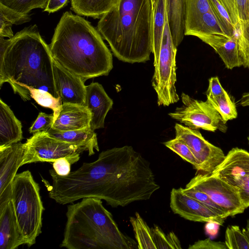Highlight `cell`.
I'll use <instances>...</instances> for the list:
<instances>
[{
    "label": "cell",
    "instance_id": "obj_21",
    "mask_svg": "<svg viewBox=\"0 0 249 249\" xmlns=\"http://www.w3.org/2000/svg\"><path fill=\"white\" fill-rule=\"evenodd\" d=\"M186 0H166V12L170 33L178 47L185 36Z\"/></svg>",
    "mask_w": 249,
    "mask_h": 249
},
{
    "label": "cell",
    "instance_id": "obj_14",
    "mask_svg": "<svg viewBox=\"0 0 249 249\" xmlns=\"http://www.w3.org/2000/svg\"><path fill=\"white\" fill-rule=\"evenodd\" d=\"M170 205L175 213L190 221H213L222 225L226 219L199 201L184 194L181 188L172 189L170 193Z\"/></svg>",
    "mask_w": 249,
    "mask_h": 249
},
{
    "label": "cell",
    "instance_id": "obj_18",
    "mask_svg": "<svg viewBox=\"0 0 249 249\" xmlns=\"http://www.w3.org/2000/svg\"><path fill=\"white\" fill-rule=\"evenodd\" d=\"M25 244L19 229L12 201L0 210V249H15Z\"/></svg>",
    "mask_w": 249,
    "mask_h": 249
},
{
    "label": "cell",
    "instance_id": "obj_27",
    "mask_svg": "<svg viewBox=\"0 0 249 249\" xmlns=\"http://www.w3.org/2000/svg\"><path fill=\"white\" fill-rule=\"evenodd\" d=\"M212 10L224 34L229 36H234L238 28L234 26L230 16L220 0H208Z\"/></svg>",
    "mask_w": 249,
    "mask_h": 249
},
{
    "label": "cell",
    "instance_id": "obj_30",
    "mask_svg": "<svg viewBox=\"0 0 249 249\" xmlns=\"http://www.w3.org/2000/svg\"><path fill=\"white\" fill-rule=\"evenodd\" d=\"M164 145L191 163L197 172L199 163L189 146L182 141L175 138L163 142Z\"/></svg>",
    "mask_w": 249,
    "mask_h": 249
},
{
    "label": "cell",
    "instance_id": "obj_32",
    "mask_svg": "<svg viewBox=\"0 0 249 249\" xmlns=\"http://www.w3.org/2000/svg\"><path fill=\"white\" fill-rule=\"evenodd\" d=\"M210 11L212 10L208 0H186L185 24Z\"/></svg>",
    "mask_w": 249,
    "mask_h": 249
},
{
    "label": "cell",
    "instance_id": "obj_16",
    "mask_svg": "<svg viewBox=\"0 0 249 249\" xmlns=\"http://www.w3.org/2000/svg\"><path fill=\"white\" fill-rule=\"evenodd\" d=\"M92 114L85 106L64 103L54 118L52 128L65 131L90 127Z\"/></svg>",
    "mask_w": 249,
    "mask_h": 249
},
{
    "label": "cell",
    "instance_id": "obj_17",
    "mask_svg": "<svg viewBox=\"0 0 249 249\" xmlns=\"http://www.w3.org/2000/svg\"><path fill=\"white\" fill-rule=\"evenodd\" d=\"M113 101L104 88L97 82L86 86L84 106L91 112L90 128L95 130L104 127L105 120L108 111L112 108Z\"/></svg>",
    "mask_w": 249,
    "mask_h": 249
},
{
    "label": "cell",
    "instance_id": "obj_47",
    "mask_svg": "<svg viewBox=\"0 0 249 249\" xmlns=\"http://www.w3.org/2000/svg\"><path fill=\"white\" fill-rule=\"evenodd\" d=\"M158 0H151L152 9L155 6Z\"/></svg>",
    "mask_w": 249,
    "mask_h": 249
},
{
    "label": "cell",
    "instance_id": "obj_45",
    "mask_svg": "<svg viewBox=\"0 0 249 249\" xmlns=\"http://www.w3.org/2000/svg\"><path fill=\"white\" fill-rule=\"evenodd\" d=\"M240 103L243 107L249 106V92L243 93L240 99Z\"/></svg>",
    "mask_w": 249,
    "mask_h": 249
},
{
    "label": "cell",
    "instance_id": "obj_9",
    "mask_svg": "<svg viewBox=\"0 0 249 249\" xmlns=\"http://www.w3.org/2000/svg\"><path fill=\"white\" fill-rule=\"evenodd\" d=\"M211 174L231 185L238 193L244 207H249V152L238 147L232 148Z\"/></svg>",
    "mask_w": 249,
    "mask_h": 249
},
{
    "label": "cell",
    "instance_id": "obj_28",
    "mask_svg": "<svg viewBox=\"0 0 249 249\" xmlns=\"http://www.w3.org/2000/svg\"><path fill=\"white\" fill-rule=\"evenodd\" d=\"M228 249H249V240L243 229L236 225L228 226L225 234Z\"/></svg>",
    "mask_w": 249,
    "mask_h": 249
},
{
    "label": "cell",
    "instance_id": "obj_10",
    "mask_svg": "<svg viewBox=\"0 0 249 249\" xmlns=\"http://www.w3.org/2000/svg\"><path fill=\"white\" fill-rule=\"evenodd\" d=\"M185 188H193L206 194L223 209L227 216L242 213L246 209L234 189L211 174L198 172Z\"/></svg>",
    "mask_w": 249,
    "mask_h": 249
},
{
    "label": "cell",
    "instance_id": "obj_46",
    "mask_svg": "<svg viewBox=\"0 0 249 249\" xmlns=\"http://www.w3.org/2000/svg\"><path fill=\"white\" fill-rule=\"evenodd\" d=\"M249 240V219L247 220V226L245 229H243Z\"/></svg>",
    "mask_w": 249,
    "mask_h": 249
},
{
    "label": "cell",
    "instance_id": "obj_36",
    "mask_svg": "<svg viewBox=\"0 0 249 249\" xmlns=\"http://www.w3.org/2000/svg\"><path fill=\"white\" fill-rule=\"evenodd\" d=\"M189 249H228L224 242L213 241L210 238L198 240L190 246Z\"/></svg>",
    "mask_w": 249,
    "mask_h": 249
},
{
    "label": "cell",
    "instance_id": "obj_23",
    "mask_svg": "<svg viewBox=\"0 0 249 249\" xmlns=\"http://www.w3.org/2000/svg\"><path fill=\"white\" fill-rule=\"evenodd\" d=\"M71 9L79 15L100 18L112 6L114 0H71Z\"/></svg>",
    "mask_w": 249,
    "mask_h": 249
},
{
    "label": "cell",
    "instance_id": "obj_13",
    "mask_svg": "<svg viewBox=\"0 0 249 249\" xmlns=\"http://www.w3.org/2000/svg\"><path fill=\"white\" fill-rule=\"evenodd\" d=\"M198 38L214 50L228 69L241 66L246 68L247 58L240 38V26L236 34L232 36L216 34L204 35Z\"/></svg>",
    "mask_w": 249,
    "mask_h": 249
},
{
    "label": "cell",
    "instance_id": "obj_35",
    "mask_svg": "<svg viewBox=\"0 0 249 249\" xmlns=\"http://www.w3.org/2000/svg\"><path fill=\"white\" fill-rule=\"evenodd\" d=\"M53 121V113L51 114H48L41 112L29 129V132L33 134L38 132H46L52 127Z\"/></svg>",
    "mask_w": 249,
    "mask_h": 249
},
{
    "label": "cell",
    "instance_id": "obj_20",
    "mask_svg": "<svg viewBox=\"0 0 249 249\" xmlns=\"http://www.w3.org/2000/svg\"><path fill=\"white\" fill-rule=\"evenodd\" d=\"M23 138L22 125L10 107L0 100V146L11 145Z\"/></svg>",
    "mask_w": 249,
    "mask_h": 249
},
{
    "label": "cell",
    "instance_id": "obj_40",
    "mask_svg": "<svg viewBox=\"0 0 249 249\" xmlns=\"http://www.w3.org/2000/svg\"><path fill=\"white\" fill-rule=\"evenodd\" d=\"M240 24L249 21V0H235Z\"/></svg>",
    "mask_w": 249,
    "mask_h": 249
},
{
    "label": "cell",
    "instance_id": "obj_15",
    "mask_svg": "<svg viewBox=\"0 0 249 249\" xmlns=\"http://www.w3.org/2000/svg\"><path fill=\"white\" fill-rule=\"evenodd\" d=\"M53 69L56 92L62 104L84 106L86 86L83 80L68 71L54 59Z\"/></svg>",
    "mask_w": 249,
    "mask_h": 249
},
{
    "label": "cell",
    "instance_id": "obj_42",
    "mask_svg": "<svg viewBox=\"0 0 249 249\" xmlns=\"http://www.w3.org/2000/svg\"><path fill=\"white\" fill-rule=\"evenodd\" d=\"M13 24L5 17L0 15V36L11 38L14 36L12 30Z\"/></svg>",
    "mask_w": 249,
    "mask_h": 249
},
{
    "label": "cell",
    "instance_id": "obj_26",
    "mask_svg": "<svg viewBox=\"0 0 249 249\" xmlns=\"http://www.w3.org/2000/svg\"><path fill=\"white\" fill-rule=\"evenodd\" d=\"M207 100L219 113L225 123L237 118L236 106L227 92L219 96L207 97Z\"/></svg>",
    "mask_w": 249,
    "mask_h": 249
},
{
    "label": "cell",
    "instance_id": "obj_34",
    "mask_svg": "<svg viewBox=\"0 0 249 249\" xmlns=\"http://www.w3.org/2000/svg\"><path fill=\"white\" fill-rule=\"evenodd\" d=\"M0 15L5 17L12 24L19 25L30 21L28 14H23L13 10L0 3Z\"/></svg>",
    "mask_w": 249,
    "mask_h": 249
},
{
    "label": "cell",
    "instance_id": "obj_2",
    "mask_svg": "<svg viewBox=\"0 0 249 249\" xmlns=\"http://www.w3.org/2000/svg\"><path fill=\"white\" fill-rule=\"evenodd\" d=\"M53 59L50 46L36 25L26 27L11 38L0 36V86L8 82L14 93L30 100V89L58 96L55 86Z\"/></svg>",
    "mask_w": 249,
    "mask_h": 249
},
{
    "label": "cell",
    "instance_id": "obj_37",
    "mask_svg": "<svg viewBox=\"0 0 249 249\" xmlns=\"http://www.w3.org/2000/svg\"><path fill=\"white\" fill-rule=\"evenodd\" d=\"M240 33L247 58V68L249 69V21L240 24Z\"/></svg>",
    "mask_w": 249,
    "mask_h": 249
},
{
    "label": "cell",
    "instance_id": "obj_44",
    "mask_svg": "<svg viewBox=\"0 0 249 249\" xmlns=\"http://www.w3.org/2000/svg\"><path fill=\"white\" fill-rule=\"evenodd\" d=\"M220 225L217 223L209 221L205 225V230L206 233L211 236H214L217 234Z\"/></svg>",
    "mask_w": 249,
    "mask_h": 249
},
{
    "label": "cell",
    "instance_id": "obj_5",
    "mask_svg": "<svg viewBox=\"0 0 249 249\" xmlns=\"http://www.w3.org/2000/svg\"><path fill=\"white\" fill-rule=\"evenodd\" d=\"M64 238L68 249H134L137 243L123 233L101 199L82 198L69 205Z\"/></svg>",
    "mask_w": 249,
    "mask_h": 249
},
{
    "label": "cell",
    "instance_id": "obj_6",
    "mask_svg": "<svg viewBox=\"0 0 249 249\" xmlns=\"http://www.w3.org/2000/svg\"><path fill=\"white\" fill-rule=\"evenodd\" d=\"M11 201L25 244L31 247L41 232L44 208L39 186L29 170L16 175L12 184Z\"/></svg>",
    "mask_w": 249,
    "mask_h": 249
},
{
    "label": "cell",
    "instance_id": "obj_8",
    "mask_svg": "<svg viewBox=\"0 0 249 249\" xmlns=\"http://www.w3.org/2000/svg\"><path fill=\"white\" fill-rule=\"evenodd\" d=\"M181 98L182 106L169 113L172 118L194 129L212 132L218 130L224 133L227 131L226 123L208 101L195 99L183 92Z\"/></svg>",
    "mask_w": 249,
    "mask_h": 249
},
{
    "label": "cell",
    "instance_id": "obj_48",
    "mask_svg": "<svg viewBox=\"0 0 249 249\" xmlns=\"http://www.w3.org/2000/svg\"><path fill=\"white\" fill-rule=\"evenodd\" d=\"M247 139H248V143H249V135L247 137Z\"/></svg>",
    "mask_w": 249,
    "mask_h": 249
},
{
    "label": "cell",
    "instance_id": "obj_4",
    "mask_svg": "<svg viewBox=\"0 0 249 249\" xmlns=\"http://www.w3.org/2000/svg\"><path fill=\"white\" fill-rule=\"evenodd\" d=\"M153 18L151 0H114L97 29L119 60L145 62L152 53Z\"/></svg>",
    "mask_w": 249,
    "mask_h": 249
},
{
    "label": "cell",
    "instance_id": "obj_24",
    "mask_svg": "<svg viewBox=\"0 0 249 249\" xmlns=\"http://www.w3.org/2000/svg\"><path fill=\"white\" fill-rule=\"evenodd\" d=\"M137 243L138 249H157L155 244V229L150 228L139 213L130 218Z\"/></svg>",
    "mask_w": 249,
    "mask_h": 249
},
{
    "label": "cell",
    "instance_id": "obj_22",
    "mask_svg": "<svg viewBox=\"0 0 249 249\" xmlns=\"http://www.w3.org/2000/svg\"><path fill=\"white\" fill-rule=\"evenodd\" d=\"M223 34V29L212 11L208 12L185 24V36L197 37Z\"/></svg>",
    "mask_w": 249,
    "mask_h": 249
},
{
    "label": "cell",
    "instance_id": "obj_25",
    "mask_svg": "<svg viewBox=\"0 0 249 249\" xmlns=\"http://www.w3.org/2000/svg\"><path fill=\"white\" fill-rule=\"evenodd\" d=\"M153 39L152 52L160 47L167 18L166 0H158L153 9Z\"/></svg>",
    "mask_w": 249,
    "mask_h": 249
},
{
    "label": "cell",
    "instance_id": "obj_43",
    "mask_svg": "<svg viewBox=\"0 0 249 249\" xmlns=\"http://www.w3.org/2000/svg\"><path fill=\"white\" fill-rule=\"evenodd\" d=\"M68 0H49L44 11L49 13H54L67 5Z\"/></svg>",
    "mask_w": 249,
    "mask_h": 249
},
{
    "label": "cell",
    "instance_id": "obj_31",
    "mask_svg": "<svg viewBox=\"0 0 249 249\" xmlns=\"http://www.w3.org/2000/svg\"><path fill=\"white\" fill-rule=\"evenodd\" d=\"M49 0H0V3L23 14L36 8L45 9Z\"/></svg>",
    "mask_w": 249,
    "mask_h": 249
},
{
    "label": "cell",
    "instance_id": "obj_1",
    "mask_svg": "<svg viewBox=\"0 0 249 249\" xmlns=\"http://www.w3.org/2000/svg\"><path fill=\"white\" fill-rule=\"evenodd\" d=\"M77 181L84 197L103 199L112 207L148 200L160 187L149 162L128 145L103 151L94 161L84 163Z\"/></svg>",
    "mask_w": 249,
    "mask_h": 249
},
{
    "label": "cell",
    "instance_id": "obj_19",
    "mask_svg": "<svg viewBox=\"0 0 249 249\" xmlns=\"http://www.w3.org/2000/svg\"><path fill=\"white\" fill-rule=\"evenodd\" d=\"M45 132L51 137L85 149L89 156L95 154L94 150L99 151L97 135L90 127L65 131L51 127Z\"/></svg>",
    "mask_w": 249,
    "mask_h": 249
},
{
    "label": "cell",
    "instance_id": "obj_39",
    "mask_svg": "<svg viewBox=\"0 0 249 249\" xmlns=\"http://www.w3.org/2000/svg\"><path fill=\"white\" fill-rule=\"evenodd\" d=\"M71 163L65 158L58 159L53 162V167L55 173L60 176H66L71 172Z\"/></svg>",
    "mask_w": 249,
    "mask_h": 249
},
{
    "label": "cell",
    "instance_id": "obj_38",
    "mask_svg": "<svg viewBox=\"0 0 249 249\" xmlns=\"http://www.w3.org/2000/svg\"><path fill=\"white\" fill-rule=\"evenodd\" d=\"M226 92L222 87L217 76L212 77L209 79V86L206 92L207 97L219 96Z\"/></svg>",
    "mask_w": 249,
    "mask_h": 249
},
{
    "label": "cell",
    "instance_id": "obj_11",
    "mask_svg": "<svg viewBox=\"0 0 249 249\" xmlns=\"http://www.w3.org/2000/svg\"><path fill=\"white\" fill-rule=\"evenodd\" d=\"M175 129V138L184 142L197 160L199 165L197 172L210 174L224 159L223 150L205 140L199 129L178 123Z\"/></svg>",
    "mask_w": 249,
    "mask_h": 249
},
{
    "label": "cell",
    "instance_id": "obj_12",
    "mask_svg": "<svg viewBox=\"0 0 249 249\" xmlns=\"http://www.w3.org/2000/svg\"><path fill=\"white\" fill-rule=\"evenodd\" d=\"M24 152L25 143L0 146V210L11 200L13 182Z\"/></svg>",
    "mask_w": 249,
    "mask_h": 249
},
{
    "label": "cell",
    "instance_id": "obj_3",
    "mask_svg": "<svg viewBox=\"0 0 249 249\" xmlns=\"http://www.w3.org/2000/svg\"><path fill=\"white\" fill-rule=\"evenodd\" d=\"M49 46L53 59L84 82L107 75L113 68L112 54L98 31L70 12L63 14Z\"/></svg>",
    "mask_w": 249,
    "mask_h": 249
},
{
    "label": "cell",
    "instance_id": "obj_29",
    "mask_svg": "<svg viewBox=\"0 0 249 249\" xmlns=\"http://www.w3.org/2000/svg\"><path fill=\"white\" fill-rule=\"evenodd\" d=\"M30 92L32 98L40 106L52 109L54 118L56 117L62 104L60 97L56 98L46 91L35 89H30Z\"/></svg>",
    "mask_w": 249,
    "mask_h": 249
},
{
    "label": "cell",
    "instance_id": "obj_41",
    "mask_svg": "<svg viewBox=\"0 0 249 249\" xmlns=\"http://www.w3.org/2000/svg\"><path fill=\"white\" fill-rule=\"evenodd\" d=\"M229 13L232 23L236 29L240 25L235 0H220Z\"/></svg>",
    "mask_w": 249,
    "mask_h": 249
},
{
    "label": "cell",
    "instance_id": "obj_33",
    "mask_svg": "<svg viewBox=\"0 0 249 249\" xmlns=\"http://www.w3.org/2000/svg\"><path fill=\"white\" fill-rule=\"evenodd\" d=\"M181 190L184 194L199 201L220 216L225 219L228 217L223 209L205 193L193 188H181Z\"/></svg>",
    "mask_w": 249,
    "mask_h": 249
},
{
    "label": "cell",
    "instance_id": "obj_7",
    "mask_svg": "<svg viewBox=\"0 0 249 249\" xmlns=\"http://www.w3.org/2000/svg\"><path fill=\"white\" fill-rule=\"evenodd\" d=\"M86 150L48 135L45 132L35 133L25 143V152L21 166L36 162H53L66 158L72 164Z\"/></svg>",
    "mask_w": 249,
    "mask_h": 249
}]
</instances>
